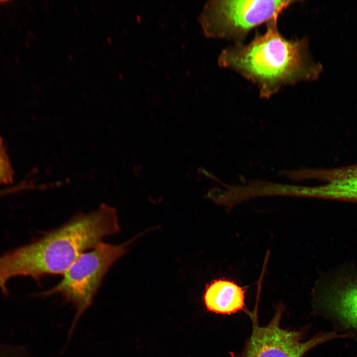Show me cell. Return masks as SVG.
I'll list each match as a JSON object with an SVG mask.
<instances>
[{
    "label": "cell",
    "mask_w": 357,
    "mask_h": 357,
    "mask_svg": "<svg viewBox=\"0 0 357 357\" xmlns=\"http://www.w3.org/2000/svg\"><path fill=\"white\" fill-rule=\"evenodd\" d=\"M119 231L117 210L107 204L75 216L35 241L0 255V291L7 296V283L15 277L39 282L46 275H62L86 250Z\"/></svg>",
    "instance_id": "cell-1"
},
{
    "label": "cell",
    "mask_w": 357,
    "mask_h": 357,
    "mask_svg": "<svg viewBox=\"0 0 357 357\" xmlns=\"http://www.w3.org/2000/svg\"><path fill=\"white\" fill-rule=\"evenodd\" d=\"M278 20L267 24L248 43L235 44L224 50L219 62L237 71L258 87L261 98H268L283 87L316 79L322 67L313 60L308 41L288 39L279 32Z\"/></svg>",
    "instance_id": "cell-2"
},
{
    "label": "cell",
    "mask_w": 357,
    "mask_h": 357,
    "mask_svg": "<svg viewBox=\"0 0 357 357\" xmlns=\"http://www.w3.org/2000/svg\"><path fill=\"white\" fill-rule=\"evenodd\" d=\"M129 243H100L80 255L64 272L56 285L38 294L43 297L60 295L73 305L75 312L68 332V342L78 320L91 306L105 275L111 266L127 252Z\"/></svg>",
    "instance_id": "cell-3"
},
{
    "label": "cell",
    "mask_w": 357,
    "mask_h": 357,
    "mask_svg": "<svg viewBox=\"0 0 357 357\" xmlns=\"http://www.w3.org/2000/svg\"><path fill=\"white\" fill-rule=\"evenodd\" d=\"M298 0H216L208 4L202 23L210 36L243 43L249 32L262 24L278 20L280 15Z\"/></svg>",
    "instance_id": "cell-4"
},
{
    "label": "cell",
    "mask_w": 357,
    "mask_h": 357,
    "mask_svg": "<svg viewBox=\"0 0 357 357\" xmlns=\"http://www.w3.org/2000/svg\"><path fill=\"white\" fill-rule=\"evenodd\" d=\"M283 309L279 308L269 323L260 326L253 316V328L240 357H302L312 348L336 338L349 337L336 332L319 333L304 340L303 330H290L280 326Z\"/></svg>",
    "instance_id": "cell-5"
},
{
    "label": "cell",
    "mask_w": 357,
    "mask_h": 357,
    "mask_svg": "<svg viewBox=\"0 0 357 357\" xmlns=\"http://www.w3.org/2000/svg\"><path fill=\"white\" fill-rule=\"evenodd\" d=\"M326 315L345 330L357 334V280L343 277L334 281L324 294Z\"/></svg>",
    "instance_id": "cell-6"
},
{
    "label": "cell",
    "mask_w": 357,
    "mask_h": 357,
    "mask_svg": "<svg viewBox=\"0 0 357 357\" xmlns=\"http://www.w3.org/2000/svg\"><path fill=\"white\" fill-rule=\"evenodd\" d=\"M245 291L235 282L219 279L206 287L204 301L207 309L222 314H231L244 306Z\"/></svg>",
    "instance_id": "cell-7"
},
{
    "label": "cell",
    "mask_w": 357,
    "mask_h": 357,
    "mask_svg": "<svg viewBox=\"0 0 357 357\" xmlns=\"http://www.w3.org/2000/svg\"><path fill=\"white\" fill-rule=\"evenodd\" d=\"M315 191L325 197L357 201V164L333 170L328 182Z\"/></svg>",
    "instance_id": "cell-8"
},
{
    "label": "cell",
    "mask_w": 357,
    "mask_h": 357,
    "mask_svg": "<svg viewBox=\"0 0 357 357\" xmlns=\"http://www.w3.org/2000/svg\"><path fill=\"white\" fill-rule=\"evenodd\" d=\"M13 170L4 141L0 137V184H10L13 182Z\"/></svg>",
    "instance_id": "cell-9"
},
{
    "label": "cell",
    "mask_w": 357,
    "mask_h": 357,
    "mask_svg": "<svg viewBox=\"0 0 357 357\" xmlns=\"http://www.w3.org/2000/svg\"><path fill=\"white\" fill-rule=\"evenodd\" d=\"M0 357H34L24 347L0 343Z\"/></svg>",
    "instance_id": "cell-10"
},
{
    "label": "cell",
    "mask_w": 357,
    "mask_h": 357,
    "mask_svg": "<svg viewBox=\"0 0 357 357\" xmlns=\"http://www.w3.org/2000/svg\"><path fill=\"white\" fill-rule=\"evenodd\" d=\"M12 193L13 190L11 187H7L0 189V197L9 194H12Z\"/></svg>",
    "instance_id": "cell-11"
}]
</instances>
